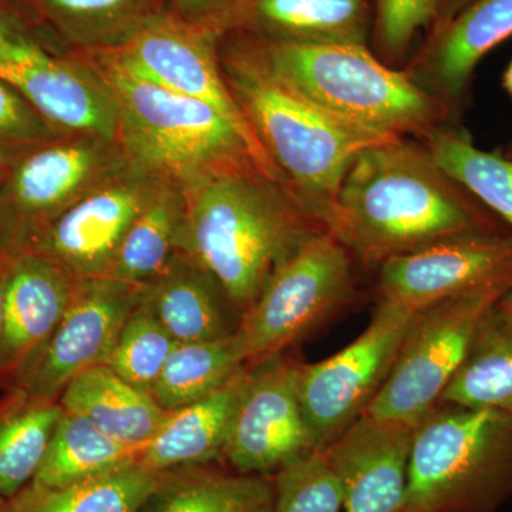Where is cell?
Segmentation results:
<instances>
[{"label":"cell","mask_w":512,"mask_h":512,"mask_svg":"<svg viewBox=\"0 0 512 512\" xmlns=\"http://www.w3.org/2000/svg\"><path fill=\"white\" fill-rule=\"evenodd\" d=\"M329 231L363 264L379 266L447 239L498 232L480 202L416 138H394L349 165Z\"/></svg>","instance_id":"cell-1"},{"label":"cell","mask_w":512,"mask_h":512,"mask_svg":"<svg viewBox=\"0 0 512 512\" xmlns=\"http://www.w3.org/2000/svg\"><path fill=\"white\" fill-rule=\"evenodd\" d=\"M183 192L181 251L218 282L241 316L276 268L306 238L328 229L255 164L212 174Z\"/></svg>","instance_id":"cell-2"},{"label":"cell","mask_w":512,"mask_h":512,"mask_svg":"<svg viewBox=\"0 0 512 512\" xmlns=\"http://www.w3.org/2000/svg\"><path fill=\"white\" fill-rule=\"evenodd\" d=\"M222 72L282 183L329 229L343 177L357 154L394 138L323 109L227 35Z\"/></svg>","instance_id":"cell-3"},{"label":"cell","mask_w":512,"mask_h":512,"mask_svg":"<svg viewBox=\"0 0 512 512\" xmlns=\"http://www.w3.org/2000/svg\"><path fill=\"white\" fill-rule=\"evenodd\" d=\"M313 103L367 130L423 141L451 111L369 46L298 45L224 33Z\"/></svg>","instance_id":"cell-4"},{"label":"cell","mask_w":512,"mask_h":512,"mask_svg":"<svg viewBox=\"0 0 512 512\" xmlns=\"http://www.w3.org/2000/svg\"><path fill=\"white\" fill-rule=\"evenodd\" d=\"M100 60L119 104L117 146L131 168L181 190L221 171L261 168L237 128L208 104Z\"/></svg>","instance_id":"cell-5"},{"label":"cell","mask_w":512,"mask_h":512,"mask_svg":"<svg viewBox=\"0 0 512 512\" xmlns=\"http://www.w3.org/2000/svg\"><path fill=\"white\" fill-rule=\"evenodd\" d=\"M512 494V414L437 404L414 430L402 512H493Z\"/></svg>","instance_id":"cell-6"},{"label":"cell","mask_w":512,"mask_h":512,"mask_svg":"<svg viewBox=\"0 0 512 512\" xmlns=\"http://www.w3.org/2000/svg\"><path fill=\"white\" fill-rule=\"evenodd\" d=\"M353 289V255L343 242L329 229L306 238L242 316L248 363L308 338L348 303Z\"/></svg>","instance_id":"cell-7"},{"label":"cell","mask_w":512,"mask_h":512,"mask_svg":"<svg viewBox=\"0 0 512 512\" xmlns=\"http://www.w3.org/2000/svg\"><path fill=\"white\" fill-rule=\"evenodd\" d=\"M116 147L99 137L59 136L6 167L0 184V248L9 258L28 252L60 214L128 165Z\"/></svg>","instance_id":"cell-8"},{"label":"cell","mask_w":512,"mask_h":512,"mask_svg":"<svg viewBox=\"0 0 512 512\" xmlns=\"http://www.w3.org/2000/svg\"><path fill=\"white\" fill-rule=\"evenodd\" d=\"M512 288L497 282L414 313L392 372L365 414L417 424L440 403L481 320Z\"/></svg>","instance_id":"cell-9"},{"label":"cell","mask_w":512,"mask_h":512,"mask_svg":"<svg viewBox=\"0 0 512 512\" xmlns=\"http://www.w3.org/2000/svg\"><path fill=\"white\" fill-rule=\"evenodd\" d=\"M220 39L215 30L164 12L147 20L119 45L93 53L170 92L208 104L237 128L262 170L281 181L244 110L229 90L218 63Z\"/></svg>","instance_id":"cell-10"},{"label":"cell","mask_w":512,"mask_h":512,"mask_svg":"<svg viewBox=\"0 0 512 512\" xmlns=\"http://www.w3.org/2000/svg\"><path fill=\"white\" fill-rule=\"evenodd\" d=\"M414 313L380 301L369 326L328 359L301 365L299 399L315 450L323 451L375 402Z\"/></svg>","instance_id":"cell-11"},{"label":"cell","mask_w":512,"mask_h":512,"mask_svg":"<svg viewBox=\"0 0 512 512\" xmlns=\"http://www.w3.org/2000/svg\"><path fill=\"white\" fill-rule=\"evenodd\" d=\"M138 301L136 286L111 278L79 279L55 332L5 393L30 403L59 402L74 377L106 365Z\"/></svg>","instance_id":"cell-12"},{"label":"cell","mask_w":512,"mask_h":512,"mask_svg":"<svg viewBox=\"0 0 512 512\" xmlns=\"http://www.w3.org/2000/svg\"><path fill=\"white\" fill-rule=\"evenodd\" d=\"M301 365L285 352L249 363L224 453L237 473L272 477L315 450L299 399Z\"/></svg>","instance_id":"cell-13"},{"label":"cell","mask_w":512,"mask_h":512,"mask_svg":"<svg viewBox=\"0 0 512 512\" xmlns=\"http://www.w3.org/2000/svg\"><path fill=\"white\" fill-rule=\"evenodd\" d=\"M160 185L134 168L120 171L60 214L28 252L52 259L76 279L109 278L128 229Z\"/></svg>","instance_id":"cell-14"},{"label":"cell","mask_w":512,"mask_h":512,"mask_svg":"<svg viewBox=\"0 0 512 512\" xmlns=\"http://www.w3.org/2000/svg\"><path fill=\"white\" fill-rule=\"evenodd\" d=\"M503 281H512V234L478 232L387 259L377 291L380 301L417 313Z\"/></svg>","instance_id":"cell-15"},{"label":"cell","mask_w":512,"mask_h":512,"mask_svg":"<svg viewBox=\"0 0 512 512\" xmlns=\"http://www.w3.org/2000/svg\"><path fill=\"white\" fill-rule=\"evenodd\" d=\"M0 77L59 134L92 136L117 144L119 104L109 84L70 60L30 47L19 59L0 64Z\"/></svg>","instance_id":"cell-16"},{"label":"cell","mask_w":512,"mask_h":512,"mask_svg":"<svg viewBox=\"0 0 512 512\" xmlns=\"http://www.w3.org/2000/svg\"><path fill=\"white\" fill-rule=\"evenodd\" d=\"M416 426L363 414L322 451L338 478L343 512H402Z\"/></svg>","instance_id":"cell-17"},{"label":"cell","mask_w":512,"mask_h":512,"mask_svg":"<svg viewBox=\"0 0 512 512\" xmlns=\"http://www.w3.org/2000/svg\"><path fill=\"white\" fill-rule=\"evenodd\" d=\"M77 282L36 252L10 258L0 330V389L12 386L39 355L69 308Z\"/></svg>","instance_id":"cell-18"},{"label":"cell","mask_w":512,"mask_h":512,"mask_svg":"<svg viewBox=\"0 0 512 512\" xmlns=\"http://www.w3.org/2000/svg\"><path fill=\"white\" fill-rule=\"evenodd\" d=\"M375 0H238L212 30L298 45L369 46Z\"/></svg>","instance_id":"cell-19"},{"label":"cell","mask_w":512,"mask_h":512,"mask_svg":"<svg viewBox=\"0 0 512 512\" xmlns=\"http://www.w3.org/2000/svg\"><path fill=\"white\" fill-rule=\"evenodd\" d=\"M512 36V0H473L429 42L406 69L410 79L454 113L477 64Z\"/></svg>","instance_id":"cell-20"},{"label":"cell","mask_w":512,"mask_h":512,"mask_svg":"<svg viewBox=\"0 0 512 512\" xmlns=\"http://www.w3.org/2000/svg\"><path fill=\"white\" fill-rule=\"evenodd\" d=\"M140 298L177 343L225 339L241 328V313L227 293L183 251L163 274L141 286Z\"/></svg>","instance_id":"cell-21"},{"label":"cell","mask_w":512,"mask_h":512,"mask_svg":"<svg viewBox=\"0 0 512 512\" xmlns=\"http://www.w3.org/2000/svg\"><path fill=\"white\" fill-rule=\"evenodd\" d=\"M0 5L30 36L33 29L43 30L92 52L119 45L147 20L168 12L167 0H0Z\"/></svg>","instance_id":"cell-22"},{"label":"cell","mask_w":512,"mask_h":512,"mask_svg":"<svg viewBox=\"0 0 512 512\" xmlns=\"http://www.w3.org/2000/svg\"><path fill=\"white\" fill-rule=\"evenodd\" d=\"M248 366L217 392L170 412L156 436L144 446L138 463L151 470L167 471L224 460Z\"/></svg>","instance_id":"cell-23"},{"label":"cell","mask_w":512,"mask_h":512,"mask_svg":"<svg viewBox=\"0 0 512 512\" xmlns=\"http://www.w3.org/2000/svg\"><path fill=\"white\" fill-rule=\"evenodd\" d=\"M59 403L66 412L92 421L107 436L141 450L170 414L150 393L126 382L107 365L90 367L74 377Z\"/></svg>","instance_id":"cell-24"},{"label":"cell","mask_w":512,"mask_h":512,"mask_svg":"<svg viewBox=\"0 0 512 512\" xmlns=\"http://www.w3.org/2000/svg\"><path fill=\"white\" fill-rule=\"evenodd\" d=\"M274 503V478L227 473L212 464L163 471L138 512H255Z\"/></svg>","instance_id":"cell-25"},{"label":"cell","mask_w":512,"mask_h":512,"mask_svg":"<svg viewBox=\"0 0 512 512\" xmlns=\"http://www.w3.org/2000/svg\"><path fill=\"white\" fill-rule=\"evenodd\" d=\"M439 404L512 414V313L491 309Z\"/></svg>","instance_id":"cell-26"},{"label":"cell","mask_w":512,"mask_h":512,"mask_svg":"<svg viewBox=\"0 0 512 512\" xmlns=\"http://www.w3.org/2000/svg\"><path fill=\"white\" fill-rule=\"evenodd\" d=\"M161 476L163 471L133 461L66 487L30 483L6 500L3 512H138Z\"/></svg>","instance_id":"cell-27"},{"label":"cell","mask_w":512,"mask_h":512,"mask_svg":"<svg viewBox=\"0 0 512 512\" xmlns=\"http://www.w3.org/2000/svg\"><path fill=\"white\" fill-rule=\"evenodd\" d=\"M184 220L183 190L161 183L128 229L109 278L136 288L158 278L181 251Z\"/></svg>","instance_id":"cell-28"},{"label":"cell","mask_w":512,"mask_h":512,"mask_svg":"<svg viewBox=\"0 0 512 512\" xmlns=\"http://www.w3.org/2000/svg\"><path fill=\"white\" fill-rule=\"evenodd\" d=\"M141 451L107 436L86 417L63 410L32 483L53 488L83 483L138 461Z\"/></svg>","instance_id":"cell-29"},{"label":"cell","mask_w":512,"mask_h":512,"mask_svg":"<svg viewBox=\"0 0 512 512\" xmlns=\"http://www.w3.org/2000/svg\"><path fill=\"white\" fill-rule=\"evenodd\" d=\"M248 365L241 333L208 342L178 343L151 396L173 412L217 392Z\"/></svg>","instance_id":"cell-30"},{"label":"cell","mask_w":512,"mask_h":512,"mask_svg":"<svg viewBox=\"0 0 512 512\" xmlns=\"http://www.w3.org/2000/svg\"><path fill=\"white\" fill-rule=\"evenodd\" d=\"M63 407L30 403L6 394L0 399V495L13 497L32 483Z\"/></svg>","instance_id":"cell-31"},{"label":"cell","mask_w":512,"mask_h":512,"mask_svg":"<svg viewBox=\"0 0 512 512\" xmlns=\"http://www.w3.org/2000/svg\"><path fill=\"white\" fill-rule=\"evenodd\" d=\"M421 143L448 177L512 228V157L480 150L466 134L444 126Z\"/></svg>","instance_id":"cell-32"},{"label":"cell","mask_w":512,"mask_h":512,"mask_svg":"<svg viewBox=\"0 0 512 512\" xmlns=\"http://www.w3.org/2000/svg\"><path fill=\"white\" fill-rule=\"evenodd\" d=\"M177 345L140 298L124 323L106 365L126 382L151 394Z\"/></svg>","instance_id":"cell-33"},{"label":"cell","mask_w":512,"mask_h":512,"mask_svg":"<svg viewBox=\"0 0 512 512\" xmlns=\"http://www.w3.org/2000/svg\"><path fill=\"white\" fill-rule=\"evenodd\" d=\"M274 478V512H340L342 490L322 451L312 450Z\"/></svg>","instance_id":"cell-34"},{"label":"cell","mask_w":512,"mask_h":512,"mask_svg":"<svg viewBox=\"0 0 512 512\" xmlns=\"http://www.w3.org/2000/svg\"><path fill=\"white\" fill-rule=\"evenodd\" d=\"M437 0H375L372 42L384 63L404 59L421 30H430Z\"/></svg>","instance_id":"cell-35"},{"label":"cell","mask_w":512,"mask_h":512,"mask_svg":"<svg viewBox=\"0 0 512 512\" xmlns=\"http://www.w3.org/2000/svg\"><path fill=\"white\" fill-rule=\"evenodd\" d=\"M59 136L29 101L0 77V163L8 167L30 148Z\"/></svg>","instance_id":"cell-36"},{"label":"cell","mask_w":512,"mask_h":512,"mask_svg":"<svg viewBox=\"0 0 512 512\" xmlns=\"http://www.w3.org/2000/svg\"><path fill=\"white\" fill-rule=\"evenodd\" d=\"M238 0H167L168 12L192 25L212 29Z\"/></svg>","instance_id":"cell-37"},{"label":"cell","mask_w":512,"mask_h":512,"mask_svg":"<svg viewBox=\"0 0 512 512\" xmlns=\"http://www.w3.org/2000/svg\"><path fill=\"white\" fill-rule=\"evenodd\" d=\"M35 45L40 43L26 32L12 13L0 5V64L19 59Z\"/></svg>","instance_id":"cell-38"},{"label":"cell","mask_w":512,"mask_h":512,"mask_svg":"<svg viewBox=\"0 0 512 512\" xmlns=\"http://www.w3.org/2000/svg\"><path fill=\"white\" fill-rule=\"evenodd\" d=\"M471 2L473 0H437L436 16H434L433 25L429 30L430 35L444 28L451 19L456 18L458 13L467 8Z\"/></svg>","instance_id":"cell-39"},{"label":"cell","mask_w":512,"mask_h":512,"mask_svg":"<svg viewBox=\"0 0 512 512\" xmlns=\"http://www.w3.org/2000/svg\"><path fill=\"white\" fill-rule=\"evenodd\" d=\"M503 87L508 96L512 99V60L508 63L507 69L503 74Z\"/></svg>","instance_id":"cell-40"},{"label":"cell","mask_w":512,"mask_h":512,"mask_svg":"<svg viewBox=\"0 0 512 512\" xmlns=\"http://www.w3.org/2000/svg\"><path fill=\"white\" fill-rule=\"evenodd\" d=\"M5 272H2V274H0V330H2L3 299H5Z\"/></svg>","instance_id":"cell-41"},{"label":"cell","mask_w":512,"mask_h":512,"mask_svg":"<svg viewBox=\"0 0 512 512\" xmlns=\"http://www.w3.org/2000/svg\"><path fill=\"white\" fill-rule=\"evenodd\" d=\"M500 305L503 306L504 309H507L508 312L512 313V288L507 292V295L501 299Z\"/></svg>","instance_id":"cell-42"},{"label":"cell","mask_w":512,"mask_h":512,"mask_svg":"<svg viewBox=\"0 0 512 512\" xmlns=\"http://www.w3.org/2000/svg\"><path fill=\"white\" fill-rule=\"evenodd\" d=\"M9 262H10L9 256L6 255V252L3 251L2 248H0V274H2V272L6 271V268H8Z\"/></svg>","instance_id":"cell-43"},{"label":"cell","mask_w":512,"mask_h":512,"mask_svg":"<svg viewBox=\"0 0 512 512\" xmlns=\"http://www.w3.org/2000/svg\"><path fill=\"white\" fill-rule=\"evenodd\" d=\"M255 512H274V503L265 505V507L259 508Z\"/></svg>","instance_id":"cell-44"},{"label":"cell","mask_w":512,"mask_h":512,"mask_svg":"<svg viewBox=\"0 0 512 512\" xmlns=\"http://www.w3.org/2000/svg\"><path fill=\"white\" fill-rule=\"evenodd\" d=\"M6 175V167L2 163H0V184H2V181L5 180Z\"/></svg>","instance_id":"cell-45"},{"label":"cell","mask_w":512,"mask_h":512,"mask_svg":"<svg viewBox=\"0 0 512 512\" xmlns=\"http://www.w3.org/2000/svg\"><path fill=\"white\" fill-rule=\"evenodd\" d=\"M5 504L6 498H3L2 495H0V512L5 511Z\"/></svg>","instance_id":"cell-46"},{"label":"cell","mask_w":512,"mask_h":512,"mask_svg":"<svg viewBox=\"0 0 512 512\" xmlns=\"http://www.w3.org/2000/svg\"><path fill=\"white\" fill-rule=\"evenodd\" d=\"M510 157H512V153L510 154Z\"/></svg>","instance_id":"cell-47"}]
</instances>
